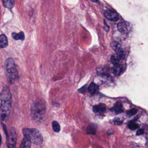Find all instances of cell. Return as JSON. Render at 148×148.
Listing matches in <instances>:
<instances>
[{
  "instance_id": "obj_17",
  "label": "cell",
  "mask_w": 148,
  "mask_h": 148,
  "mask_svg": "<svg viewBox=\"0 0 148 148\" xmlns=\"http://www.w3.org/2000/svg\"><path fill=\"white\" fill-rule=\"evenodd\" d=\"M32 142L30 140H28L26 138H24L22 140V143L20 147L21 148H30L32 145Z\"/></svg>"
},
{
  "instance_id": "obj_1",
  "label": "cell",
  "mask_w": 148,
  "mask_h": 148,
  "mask_svg": "<svg viewBox=\"0 0 148 148\" xmlns=\"http://www.w3.org/2000/svg\"><path fill=\"white\" fill-rule=\"evenodd\" d=\"M0 112L2 121L8 119L11 114L12 107V97L9 87L5 86L1 93Z\"/></svg>"
},
{
  "instance_id": "obj_19",
  "label": "cell",
  "mask_w": 148,
  "mask_h": 148,
  "mask_svg": "<svg viewBox=\"0 0 148 148\" xmlns=\"http://www.w3.org/2000/svg\"><path fill=\"white\" fill-rule=\"evenodd\" d=\"M128 126L131 130H135L139 127L138 125L134 121H131L128 124Z\"/></svg>"
},
{
  "instance_id": "obj_18",
  "label": "cell",
  "mask_w": 148,
  "mask_h": 148,
  "mask_svg": "<svg viewBox=\"0 0 148 148\" xmlns=\"http://www.w3.org/2000/svg\"><path fill=\"white\" fill-rule=\"evenodd\" d=\"M120 60L121 59L119 58V56H118L116 54H113L112 55L111 57V62L114 65L119 64Z\"/></svg>"
},
{
  "instance_id": "obj_8",
  "label": "cell",
  "mask_w": 148,
  "mask_h": 148,
  "mask_svg": "<svg viewBox=\"0 0 148 148\" xmlns=\"http://www.w3.org/2000/svg\"><path fill=\"white\" fill-rule=\"evenodd\" d=\"M110 111L115 115L120 114L124 111L123 104L120 102H117L114 104V106L110 109Z\"/></svg>"
},
{
  "instance_id": "obj_3",
  "label": "cell",
  "mask_w": 148,
  "mask_h": 148,
  "mask_svg": "<svg viewBox=\"0 0 148 148\" xmlns=\"http://www.w3.org/2000/svg\"><path fill=\"white\" fill-rule=\"evenodd\" d=\"M5 72L8 80L11 84H14L18 79L19 76L13 59L11 58H8L5 62Z\"/></svg>"
},
{
  "instance_id": "obj_21",
  "label": "cell",
  "mask_w": 148,
  "mask_h": 148,
  "mask_svg": "<svg viewBox=\"0 0 148 148\" xmlns=\"http://www.w3.org/2000/svg\"><path fill=\"white\" fill-rule=\"evenodd\" d=\"M124 120V118L118 117L115 118L113 119V122H114V124L116 125H120L123 123Z\"/></svg>"
},
{
  "instance_id": "obj_4",
  "label": "cell",
  "mask_w": 148,
  "mask_h": 148,
  "mask_svg": "<svg viewBox=\"0 0 148 148\" xmlns=\"http://www.w3.org/2000/svg\"><path fill=\"white\" fill-rule=\"evenodd\" d=\"M25 138L30 140L33 143L40 145L43 142V138L40 132L34 128H25L22 130Z\"/></svg>"
},
{
  "instance_id": "obj_7",
  "label": "cell",
  "mask_w": 148,
  "mask_h": 148,
  "mask_svg": "<svg viewBox=\"0 0 148 148\" xmlns=\"http://www.w3.org/2000/svg\"><path fill=\"white\" fill-rule=\"evenodd\" d=\"M105 17L107 19L111 21H116L119 18L118 14L116 12L111 10H106L104 13Z\"/></svg>"
},
{
  "instance_id": "obj_14",
  "label": "cell",
  "mask_w": 148,
  "mask_h": 148,
  "mask_svg": "<svg viewBox=\"0 0 148 148\" xmlns=\"http://www.w3.org/2000/svg\"><path fill=\"white\" fill-rule=\"evenodd\" d=\"M118 30L121 33H127L128 32V27L125 23L121 22L119 23L117 26Z\"/></svg>"
},
{
  "instance_id": "obj_22",
  "label": "cell",
  "mask_w": 148,
  "mask_h": 148,
  "mask_svg": "<svg viewBox=\"0 0 148 148\" xmlns=\"http://www.w3.org/2000/svg\"><path fill=\"white\" fill-rule=\"evenodd\" d=\"M138 110L136 109H131V110H130L126 112V115L128 116V117H130L132 116H134V115H136L137 112Z\"/></svg>"
},
{
  "instance_id": "obj_10",
  "label": "cell",
  "mask_w": 148,
  "mask_h": 148,
  "mask_svg": "<svg viewBox=\"0 0 148 148\" xmlns=\"http://www.w3.org/2000/svg\"><path fill=\"white\" fill-rule=\"evenodd\" d=\"M113 74L116 76H120L124 72L123 67L122 65L118 64L115 65L112 69Z\"/></svg>"
},
{
  "instance_id": "obj_23",
  "label": "cell",
  "mask_w": 148,
  "mask_h": 148,
  "mask_svg": "<svg viewBox=\"0 0 148 148\" xmlns=\"http://www.w3.org/2000/svg\"><path fill=\"white\" fill-rule=\"evenodd\" d=\"M144 133V131L143 129H140L138 130L136 132L137 136H140V135H143Z\"/></svg>"
},
{
  "instance_id": "obj_25",
  "label": "cell",
  "mask_w": 148,
  "mask_h": 148,
  "mask_svg": "<svg viewBox=\"0 0 148 148\" xmlns=\"http://www.w3.org/2000/svg\"><path fill=\"white\" fill-rule=\"evenodd\" d=\"M92 1L94 2H96L98 1V0H91Z\"/></svg>"
},
{
  "instance_id": "obj_24",
  "label": "cell",
  "mask_w": 148,
  "mask_h": 148,
  "mask_svg": "<svg viewBox=\"0 0 148 148\" xmlns=\"http://www.w3.org/2000/svg\"><path fill=\"white\" fill-rule=\"evenodd\" d=\"M1 143H2V138H1V135L0 133V146L1 145Z\"/></svg>"
},
{
  "instance_id": "obj_20",
  "label": "cell",
  "mask_w": 148,
  "mask_h": 148,
  "mask_svg": "<svg viewBox=\"0 0 148 148\" xmlns=\"http://www.w3.org/2000/svg\"><path fill=\"white\" fill-rule=\"evenodd\" d=\"M53 129L56 132H59L60 131V126L59 123L56 121H53L52 123Z\"/></svg>"
},
{
  "instance_id": "obj_15",
  "label": "cell",
  "mask_w": 148,
  "mask_h": 148,
  "mask_svg": "<svg viewBox=\"0 0 148 148\" xmlns=\"http://www.w3.org/2000/svg\"><path fill=\"white\" fill-rule=\"evenodd\" d=\"M3 5L8 9H12L14 6V0H2Z\"/></svg>"
},
{
  "instance_id": "obj_11",
  "label": "cell",
  "mask_w": 148,
  "mask_h": 148,
  "mask_svg": "<svg viewBox=\"0 0 148 148\" xmlns=\"http://www.w3.org/2000/svg\"><path fill=\"white\" fill-rule=\"evenodd\" d=\"M97 125L96 124L91 123L86 130V133L88 135H95L97 132Z\"/></svg>"
},
{
  "instance_id": "obj_12",
  "label": "cell",
  "mask_w": 148,
  "mask_h": 148,
  "mask_svg": "<svg viewBox=\"0 0 148 148\" xmlns=\"http://www.w3.org/2000/svg\"><path fill=\"white\" fill-rule=\"evenodd\" d=\"M8 40L4 34L0 35V48H4L8 46Z\"/></svg>"
},
{
  "instance_id": "obj_13",
  "label": "cell",
  "mask_w": 148,
  "mask_h": 148,
  "mask_svg": "<svg viewBox=\"0 0 148 148\" xmlns=\"http://www.w3.org/2000/svg\"><path fill=\"white\" fill-rule=\"evenodd\" d=\"M98 90V86L97 84L94 83V82L91 83L88 87V91L92 95L95 94Z\"/></svg>"
},
{
  "instance_id": "obj_9",
  "label": "cell",
  "mask_w": 148,
  "mask_h": 148,
  "mask_svg": "<svg viewBox=\"0 0 148 148\" xmlns=\"http://www.w3.org/2000/svg\"><path fill=\"white\" fill-rule=\"evenodd\" d=\"M106 110V106L103 103H99L94 106L92 107V110L95 113H103Z\"/></svg>"
},
{
  "instance_id": "obj_2",
  "label": "cell",
  "mask_w": 148,
  "mask_h": 148,
  "mask_svg": "<svg viewBox=\"0 0 148 148\" xmlns=\"http://www.w3.org/2000/svg\"><path fill=\"white\" fill-rule=\"evenodd\" d=\"M46 112L45 101L43 99H37L33 103L31 107V117L35 121L40 122L45 117Z\"/></svg>"
},
{
  "instance_id": "obj_16",
  "label": "cell",
  "mask_w": 148,
  "mask_h": 148,
  "mask_svg": "<svg viewBox=\"0 0 148 148\" xmlns=\"http://www.w3.org/2000/svg\"><path fill=\"white\" fill-rule=\"evenodd\" d=\"M12 36L14 39L15 40H24L25 39V35L23 32H20L19 33H13L12 34Z\"/></svg>"
},
{
  "instance_id": "obj_6",
  "label": "cell",
  "mask_w": 148,
  "mask_h": 148,
  "mask_svg": "<svg viewBox=\"0 0 148 148\" xmlns=\"http://www.w3.org/2000/svg\"><path fill=\"white\" fill-rule=\"evenodd\" d=\"M112 49L115 51L116 52V54L119 56L121 59H123L125 57V53L124 51L123 50V48L121 47V45L117 42H112L110 45Z\"/></svg>"
},
{
  "instance_id": "obj_5",
  "label": "cell",
  "mask_w": 148,
  "mask_h": 148,
  "mask_svg": "<svg viewBox=\"0 0 148 148\" xmlns=\"http://www.w3.org/2000/svg\"><path fill=\"white\" fill-rule=\"evenodd\" d=\"M7 145L9 148H14L17 143V136L16 130L14 127H11L9 134L7 136Z\"/></svg>"
}]
</instances>
